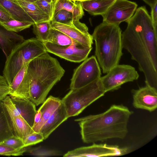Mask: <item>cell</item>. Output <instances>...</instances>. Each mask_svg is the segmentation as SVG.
<instances>
[{
	"mask_svg": "<svg viewBox=\"0 0 157 157\" xmlns=\"http://www.w3.org/2000/svg\"><path fill=\"white\" fill-rule=\"evenodd\" d=\"M0 3L6 10L13 19L34 23L16 0H0Z\"/></svg>",
	"mask_w": 157,
	"mask_h": 157,
	"instance_id": "20",
	"label": "cell"
},
{
	"mask_svg": "<svg viewBox=\"0 0 157 157\" xmlns=\"http://www.w3.org/2000/svg\"><path fill=\"white\" fill-rule=\"evenodd\" d=\"M85 0H77V1H79L80 2H81L82 1H85Z\"/></svg>",
	"mask_w": 157,
	"mask_h": 157,
	"instance_id": "38",
	"label": "cell"
},
{
	"mask_svg": "<svg viewBox=\"0 0 157 157\" xmlns=\"http://www.w3.org/2000/svg\"><path fill=\"white\" fill-rule=\"evenodd\" d=\"M99 79L82 87L71 89L61 101L69 117L78 115L105 93Z\"/></svg>",
	"mask_w": 157,
	"mask_h": 157,
	"instance_id": "6",
	"label": "cell"
},
{
	"mask_svg": "<svg viewBox=\"0 0 157 157\" xmlns=\"http://www.w3.org/2000/svg\"><path fill=\"white\" fill-rule=\"evenodd\" d=\"M34 23L51 21L50 17L34 3L24 0H16Z\"/></svg>",
	"mask_w": 157,
	"mask_h": 157,
	"instance_id": "23",
	"label": "cell"
},
{
	"mask_svg": "<svg viewBox=\"0 0 157 157\" xmlns=\"http://www.w3.org/2000/svg\"><path fill=\"white\" fill-rule=\"evenodd\" d=\"M44 140L42 134L40 132H33L26 136L23 140L24 147L35 145Z\"/></svg>",
	"mask_w": 157,
	"mask_h": 157,
	"instance_id": "30",
	"label": "cell"
},
{
	"mask_svg": "<svg viewBox=\"0 0 157 157\" xmlns=\"http://www.w3.org/2000/svg\"><path fill=\"white\" fill-rule=\"evenodd\" d=\"M26 151V147L16 149L0 144V155L20 156L23 155Z\"/></svg>",
	"mask_w": 157,
	"mask_h": 157,
	"instance_id": "29",
	"label": "cell"
},
{
	"mask_svg": "<svg viewBox=\"0 0 157 157\" xmlns=\"http://www.w3.org/2000/svg\"><path fill=\"white\" fill-rule=\"evenodd\" d=\"M133 112L122 105H113L101 113L76 119L83 142H102L116 138L123 139L128 132V124Z\"/></svg>",
	"mask_w": 157,
	"mask_h": 157,
	"instance_id": "2",
	"label": "cell"
},
{
	"mask_svg": "<svg viewBox=\"0 0 157 157\" xmlns=\"http://www.w3.org/2000/svg\"><path fill=\"white\" fill-rule=\"evenodd\" d=\"M43 43L36 38L25 40L6 57L3 76L10 86L24 64L47 52Z\"/></svg>",
	"mask_w": 157,
	"mask_h": 157,
	"instance_id": "5",
	"label": "cell"
},
{
	"mask_svg": "<svg viewBox=\"0 0 157 157\" xmlns=\"http://www.w3.org/2000/svg\"><path fill=\"white\" fill-rule=\"evenodd\" d=\"M135 2L128 0H115L102 16L103 22L119 25L130 19L137 9Z\"/></svg>",
	"mask_w": 157,
	"mask_h": 157,
	"instance_id": "12",
	"label": "cell"
},
{
	"mask_svg": "<svg viewBox=\"0 0 157 157\" xmlns=\"http://www.w3.org/2000/svg\"><path fill=\"white\" fill-rule=\"evenodd\" d=\"M2 101L10 117L15 136L23 140L33 132L32 128L18 112L10 96H7Z\"/></svg>",
	"mask_w": 157,
	"mask_h": 157,
	"instance_id": "14",
	"label": "cell"
},
{
	"mask_svg": "<svg viewBox=\"0 0 157 157\" xmlns=\"http://www.w3.org/2000/svg\"><path fill=\"white\" fill-rule=\"evenodd\" d=\"M151 7L156 2L157 0H142Z\"/></svg>",
	"mask_w": 157,
	"mask_h": 157,
	"instance_id": "36",
	"label": "cell"
},
{
	"mask_svg": "<svg viewBox=\"0 0 157 157\" xmlns=\"http://www.w3.org/2000/svg\"><path fill=\"white\" fill-rule=\"evenodd\" d=\"M133 106L136 109H144L150 112L157 107V89L149 85L132 90Z\"/></svg>",
	"mask_w": 157,
	"mask_h": 157,
	"instance_id": "13",
	"label": "cell"
},
{
	"mask_svg": "<svg viewBox=\"0 0 157 157\" xmlns=\"http://www.w3.org/2000/svg\"><path fill=\"white\" fill-rule=\"evenodd\" d=\"M68 118L65 107L61 102L40 131L44 137V140L47 139L56 128Z\"/></svg>",
	"mask_w": 157,
	"mask_h": 157,
	"instance_id": "16",
	"label": "cell"
},
{
	"mask_svg": "<svg viewBox=\"0 0 157 157\" xmlns=\"http://www.w3.org/2000/svg\"><path fill=\"white\" fill-rule=\"evenodd\" d=\"M73 20V16L71 13L64 10H61L54 15L51 21L62 24H67Z\"/></svg>",
	"mask_w": 157,
	"mask_h": 157,
	"instance_id": "28",
	"label": "cell"
},
{
	"mask_svg": "<svg viewBox=\"0 0 157 157\" xmlns=\"http://www.w3.org/2000/svg\"><path fill=\"white\" fill-rule=\"evenodd\" d=\"M139 74L133 67L118 64L111 69L99 79L101 85L106 93L118 90L124 84L138 79Z\"/></svg>",
	"mask_w": 157,
	"mask_h": 157,
	"instance_id": "7",
	"label": "cell"
},
{
	"mask_svg": "<svg viewBox=\"0 0 157 157\" xmlns=\"http://www.w3.org/2000/svg\"><path fill=\"white\" fill-rule=\"evenodd\" d=\"M43 43L47 52L75 63L81 62L87 58L92 49L85 47L74 40L71 44L67 46H59L48 41Z\"/></svg>",
	"mask_w": 157,
	"mask_h": 157,
	"instance_id": "9",
	"label": "cell"
},
{
	"mask_svg": "<svg viewBox=\"0 0 157 157\" xmlns=\"http://www.w3.org/2000/svg\"><path fill=\"white\" fill-rule=\"evenodd\" d=\"M151 7V21L154 31L157 34V2Z\"/></svg>",
	"mask_w": 157,
	"mask_h": 157,
	"instance_id": "34",
	"label": "cell"
},
{
	"mask_svg": "<svg viewBox=\"0 0 157 157\" xmlns=\"http://www.w3.org/2000/svg\"><path fill=\"white\" fill-rule=\"evenodd\" d=\"M122 33L119 25L103 22L92 35L95 56L104 74L119 63L123 55Z\"/></svg>",
	"mask_w": 157,
	"mask_h": 157,
	"instance_id": "4",
	"label": "cell"
},
{
	"mask_svg": "<svg viewBox=\"0 0 157 157\" xmlns=\"http://www.w3.org/2000/svg\"><path fill=\"white\" fill-rule=\"evenodd\" d=\"M10 97L18 112L32 128L37 112L36 105L28 99Z\"/></svg>",
	"mask_w": 157,
	"mask_h": 157,
	"instance_id": "17",
	"label": "cell"
},
{
	"mask_svg": "<svg viewBox=\"0 0 157 157\" xmlns=\"http://www.w3.org/2000/svg\"><path fill=\"white\" fill-rule=\"evenodd\" d=\"M9 86L3 76L0 75V101L9 95Z\"/></svg>",
	"mask_w": 157,
	"mask_h": 157,
	"instance_id": "33",
	"label": "cell"
},
{
	"mask_svg": "<svg viewBox=\"0 0 157 157\" xmlns=\"http://www.w3.org/2000/svg\"><path fill=\"white\" fill-rule=\"evenodd\" d=\"M73 41L65 34L51 27L46 41L59 46H67L71 44Z\"/></svg>",
	"mask_w": 157,
	"mask_h": 157,
	"instance_id": "24",
	"label": "cell"
},
{
	"mask_svg": "<svg viewBox=\"0 0 157 157\" xmlns=\"http://www.w3.org/2000/svg\"><path fill=\"white\" fill-rule=\"evenodd\" d=\"M100 67L95 56L86 58L74 71L71 80L70 90L80 88L99 79Z\"/></svg>",
	"mask_w": 157,
	"mask_h": 157,
	"instance_id": "8",
	"label": "cell"
},
{
	"mask_svg": "<svg viewBox=\"0 0 157 157\" xmlns=\"http://www.w3.org/2000/svg\"><path fill=\"white\" fill-rule=\"evenodd\" d=\"M0 144L16 149L25 147L23 140L15 135L7 139Z\"/></svg>",
	"mask_w": 157,
	"mask_h": 157,
	"instance_id": "32",
	"label": "cell"
},
{
	"mask_svg": "<svg viewBox=\"0 0 157 157\" xmlns=\"http://www.w3.org/2000/svg\"><path fill=\"white\" fill-rule=\"evenodd\" d=\"M27 21H21L12 20L7 22H0V25L6 30L17 33L29 28L33 24Z\"/></svg>",
	"mask_w": 157,
	"mask_h": 157,
	"instance_id": "26",
	"label": "cell"
},
{
	"mask_svg": "<svg viewBox=\"0 0 157 157\" xmlns=\"http://www.w3.org/2000/svg\"><path fill=\"white\" fill-rule=\"evenodd\" d=\"M51 27L65 34L83 46L91 48L93 44L91 35L84 23L79 20H73L67 24H62L51 21Z\"/></svg>",
	"mask_w": 157,
	"mask_h": 157,
	"instance_id": "11",
	"label": "cell"
},
{
	"mask_svg": "<svg viewBox=\"0 0 157 157\" xmlns=\"http://www.w3.org/2000/svg\"><path fill=\"white\" fill-rule=\"evenodd\" d=\"M72 0V1H77V0Z\"/></svg>",
	"mask_w": 157,
	"mask_h": 157,
	"instance_id": "39",
	"label": "cell"
},
{
	"mask_svg": "<svg viewBox=\"0 0 157 157\" xmlns=\"http://www.w3.org/2000/svg\"><path fill=\"white\" fill-rule=\"evenodd\" d=\"M25 40L23 36L8 31L0 25V48L6 57L17 46Z\"/></svg>",
	"mask_w": 157,
	"mask_h": 157,
	"instance_id": "18",
	"label": "cell"
},
{
	"mask_svg": "<svg viewBox=\"0 0 157 157\" xmlns=\"http://www.w3.org/2000/svg\"><path fill=\"white\" fill-rule=\"evenodd\" d=\"M115 0H87L81 2L83 10L94 15L103 14Z\"/></svg>",
	"mask_w": 157,
	"mask_h": 157,
	"instance_id": "21",
	"label": "cell"
},
{
	"mask_svg": "<svg viewBox=\"0 0 157 157\" xmlns=\"http://www.w3.org/2000/svg\"><path fill=\"white\" fill-rule=\"evenodd\" d=\"M25 1L32 2V3H35L36 2L37 0H24Z\"/></svg>",
	"mask_w": 157,
	"mask_h": 157,
	"instance_id": "37",
	"label": "cell"
},
{
	"mask_svg": "<svg viewBox=\"0 0 157 157\" xmlns=\"http://www.w3.org/2000/svg\"><path fill=\"white\" fill-rule=\"evenodd\" d=\"M61 10H64L71 13L73 15L74 20H79L84 14L80 1H73L71 0H53L52 18L54 15Z\"/></svg>",
	"mask_w": 157,
	"mask_h": 157,
	"instance_id": "19",
	"label": "cell"
},
{
	"mask_svg": "<svg viewBox=\"0 0 157 157\" xmlns=\"http://www.w3.org/2000/svg\"><path fill=\"white\" fill-rule=\"evenodd\" d=\"M33 26V32L36 38L42 42L46 41L52 27L51 21L34 23Z\"/></svg>",
	"mask_w": 157,
	"mask_h": 157,
	"instance_id": "25",
	"label": "cell"
},
{
	"mask_svg": "<svg viewBox=\"0 0 157 157\" xmlns=\"http://www.w3.org/2000/svg\"><path fill=\"white\" fill-rule=\"evenodd\" d=\"M61 100L52 96H49L37 111L34 124L33 132H39L43 125L61 103Z\"/></svg>",
	"mask_w": 157,
	"mask_h": 157,
	"instance_id": "15",
	"label": "cell"
},
{
	"mask_svg": "<svg viewBox=\"0 0 157 157\" xmlns=\"http://www.w3.org/2000/svg\"><path fill=\"white\" fill-rule=\"evenodd\" d=\"M126 22L127 27L122 33L123 48L137 63L145 84L157 88V34L151 16L145 7L142 6Z\"/></svg>",
	"mask_w": 157,
	"mask_h": 157,
	"instance_id": "1",
	"label": "cell"
},
{
	"mask_svg": "<svg viewBox=\"0 0 157 157\" xmlns=\"http://www.w3.org/2000/svg\"><path fill=\"white\" fill-rule=\"evenodd\" d=\"M26 152L31 155L38 157L56 156L62 154L61 152L59 151L49 149L41 146L35 147H27Z\"/></svg>",
	"mask_w": 157,
	"mask_h": 157,
	"instance_id": "27",
	"label": "cell"
},
{
	"mask_svg": "<svg viewBox=\"0 0 157 157\" xmlns=\"http://www.w3.org/2000/svg\"><path fill=\"white\" fill-rule=\"evenodd\" d=\"M14 20L6 10L0 3V22H7Z\"/></svg>",
	"mask_w": 157,
	"mask_h": 157,
	"instance_id": "35",
	"label": "cell"
},
{
	"mask_svg": "<svg viewBox=\"0 0 157 157\" xmlns=\"http://www.w3.org/2000/svg\"><path fill=\"white\" fill-rule=\"evenodd\" d=\"M10 117L2 101H0V143L14 136Z\"/></svg>",
	"mask_w": 157,
	"mask_h": 157,
	"instance_id": "22",
	"label": "cell"
},
{
	"mask_svg": "<svg viewBox=\"0 0 157 157\" xmlns=\"http://www.w3.org/2000/svg\"><path fill=\"white\" fill-rule=\"evenodd\" d=\"M127 149L121 148L116 145L106 144H97L95 143L90 146L82 147L68 151L63 156L65 157H99L118 156L124 155Z\"/></svg>",
	"mask_w": 157,
	"mask_h": 157,
	"instance_id": "10",
	"label": "cell"
},
{
	"mask_svg": "<svg viewBox=\"0 0 157 157\" xmlns=\"http://www.w3.org/2000/svg\"><path fill=\"white\" fill-rule=\"evenodd\" d=\"M38 7L50 18H52L53 1L50 0H37L34 3Z\"/></svg>",
	"mask_w": 157,
	"mask_h": 157,
	"instance_id": "31",
	"label": "cell"
},
{
	"mask_svg": "<svg viewBox=\"0 0 157 157\" xmlns=\"http://www.w3.org/2000/svg\"><path fill=\"white\" fill-rule=\"evenodd\" d=\"M50 0L52 1H53V0Z\"/></svg>",
	"mask_w": 157,
	"mask_h": 157,
	"instance_id": "40",
	"label": "cell"
},
{
	"mask_svg": "<svg viewBox=\"0 0 157 157\" xmlns=\"http://www.w3.org/2000/svg\"><path fill=\"white\" fill-rule=\"evenodd\" d=\"M65 72L57 59L46 52L29 62L16 92L23 96L28 95L29 93V100L38 106L45 101Z\"/></svg>",
	"mask_w": 157,
	"mask_h": 157,
	"instance_id": "3",
	"label": "cell"
}]
</instances>
